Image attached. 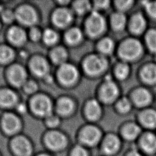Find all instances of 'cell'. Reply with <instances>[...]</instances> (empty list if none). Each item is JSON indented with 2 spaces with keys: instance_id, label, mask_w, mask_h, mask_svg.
<instances>
[{
  "instance_id": "obj_35",
  "label": "cell",
  "mask_w": 156,
  "mask_h": 156,
  "mask_svg": "<svg viewBox=\"0 0 156 156\" xmlns=\"http://www.w3.org/2000/svg\"><path fill=\"white\" fill-rule=\"evenodd\" d=\"M116 107L119 112L126 113L131 110L132 104L128 98L126 97H122L116 103Z\"/></svg>"
},
{
  "instance_id": "obj_21",
  "label": "cell",
  "mask_w": 156,
  "mask_h": 156,
  "mask_svg": "<svg viewBox=\"0 0 156 156\" xmlns=\"http://www.w3.org/2000/svg\"><path fill=\"white\" fill-rule=\"evenodd\" d=\"M85 115L91 121L98 119L101 115L100 103L95 99H90L85 107Z\"/></svg>"
},
{
  "instance_id": "obj_42",
  "label": "cell",
  "mask_w": 156,
  "mask_h": 156,
  "mask_svg": "<svg viewBox=\"0 0 156 156\" xmlns=\"http://www.w3.org/2000/svg\"><path fill=\"white\" fill-rule=\"evenodd\" d=\"M93 9L94 11L99 12L101 10H105L110 6V1L107 0H99L93 2Z\"/></svg>"
},
{
  "instance_id": "obj_47",
  "label": "cell",
  "mask_w": 156,
  "mask_h": 156,
  "mask_svg": "<svg viewBox=\"0 0 156 156\" xmlns=\"http://www.w3.org/2000/svg\"><path fill=\"white\" fill-rule=\"evenodd\" d=\"M37 156H51V155H49V154H40L38 155Z\"/></svg>"
},
{
  "instance_id": "obj_29",
  "label": "cell",
  "mask_w": 156,
  "mask_h": 156,
  "mask_svg": "<svg viewBox=\"0 0 156 156\" xmlns=\"http://www.w3.org/2000/svg\"><path fill=\"white\" fill-rule=\"evenodd\" d=\"M98 49L100 54L106 55L111 54L115 48V42L110 37H104L98 43Z\"/></svg>"
},
{
  "instance_id": "obj_46",
  "label": "cell",
  "mask_w": 156,
  "mask_h": 156,
  "mask_svg": "<svg viewBox=\"0 0 156 156\" xmlns=\"http://www.w3.org/2000/svg\"><path fill=\"white\" fill-rule=\"evenodd\" d=\"M128 156H142V155L138 152L136 151H132L129 154Z\"/></svg>"
},
{
  "instance_id": "obj_8",
  "label": "cell",
  "mask_w": 156,
  "mask_h": 156,
  "mask_svg": "<svg viewBox=\"0 0 156 156\" xmlns=\"http://www.w3.org/2000/svg\"><path fill=\"white\" fill-rule=\"evenodd\" d=\"M7 78L12 86L20 88L27 80V71L23 65L13 63L10 65L7 69Z\"/></svg>"
},
{
  "instance_id": "obj_10",
  "label": "cell",
  "mask_w": 156,
  "mask_h": 156,
  "mask_svg": "<svg viewBox=\"0 0 156 156\" xmlns=\"http://www.w3.org/2000/svg\"><path fill=\"white\" fill-rule=\"evenodd\" d=\"M57 76L61 83L69 86L77 80L79 71L73 64L66 62L58 66Z\"/></svg>"
},
{
  "instance_id": "obj_25",
  "label": "cell",
  "mask_w": 156,
  "mask_h": 156,
  "mask_svg": "<svg viewBox=\"0 0 156 156\" xmlns=\"http://www.w3.org/2000/svg\"><path fill=\"white\" fill-rule=\"evenodd\" d=\"M140 145L141 148L148 153L156 151V136L151 132L144 133L140 140Z\"/></svg>"
},
{
  "instance_id": "obj_39",
  "label": "cell",
  "mask_w": 156,
  "mask_h": 156,
  "mask_svg": "<svg viewBox=\"0 0 156 156\" xmlns=\"http://www.w3.org/2000/svg\"><path fill=\"white\" fill-rule=\"evenodd\" d=\"M142 5L144 7L147 14L151 18L156 20V1H143Z\"/></svg>"
},
{
  "instance_id": "obj_34",
  "label": "cell",
  "mask_w": 156,
  "mask_h": 156,
  "mask_svg": "<svg viewBox=\"0 0 156 156\" xmlns=\"http://www.w3.org/2000/svg\"><path fill=\"white\" fill-rule=\"evenodd\" d=\"M145 41L149 51L156 55V29L147 30L145 35Z\"/></svg>"
},
{
  "instance_id": "obj_15",
  "label": "cell",
  "mask_w": 156,
  "mask_h": 156,
  "mask_svg": "<svg viewBox=\"0 0 156 156\" xmlns=\"http://www.w3.org/2000/svg\"><path fill=\"white\" fill-rule=\"evenodd\" d=\"M7 38L11 44L19 47L26 42L27 34L21 27L12 26L7 30Z\"/></svg>"
},
{
  "instance_id": "obj_3",
  "label": "cell",
  "mask_w": 156,
  "mask_h": 156,
  "mask_svg": "<svg viewBox=\"0 0 156 156\" xmlns=\"http://www.w3.org/2000/svg\"><path fill=\"white\" fill-rule=\"evenodd\" d=\"M14 12L15 20L23 26L29 28L35 26L38 21L37 12L31 5H20Z\"/></svg>"
},
{
  "instance_id": "obj_38",
  "label": "cell",
  "mask_w": 156,
  "mask_h": 156,
  "mask_svg": "<svg viewBox=\"0 0 156 156\" xmlns=\"http://www.w3.org/2000/svg\"><path fill=\"white\" fill-rule=\"evenodd\" d=\"M44 123L47 127L51 129V130H54L59 126L60 119L58 115L52 113L44 118Z\"/></svg>"
},
{
  "instance_id": "obj_36",
  "label": "cell",
  "mask_w": 156,
  "mask_h": 156,
  "mask_svg": "<svg viewBox=\"0 0 156 156\" xmlns=\"http://www.w3.org/2000/svg\"><path fill=\"white\" fill-rule=\"evenodd\" d=\"M21 88L26 94L34 95L38 90V85L35 80L27 79Z\"/></svg>"
},
{
  "instance_id": "obj_24",
  "label": "cell",
  "mask_w": 156,
  "mask_h": 156,
  "mask_svg": "<svg viewBox=\"0 0 156 156\" xmlns=\"http://www.w3.org/2000/svg\"><path fill=\"white\" fill-rule=\"evenodd\" d=\"M120 141L117 136L114 134L108 135L103 143V150L108 155L115 154L119 149Z\"/></svg>"
},
{
  "instance_id": "obj_30",
  "label": "cell",
  "mask_w": 156,
  "mask_h": 156,
  "mask_svg": "<svg viewBox=\"0 0 156 156\" xmlns=\"http://www.w3.org/2000/svg\"><path fill=\"white\" fill-rule=\"evenodd\" d=\"M127 24V18L122 12H116L112 14L111 17V24L113 29L117 31L123 30Z\"/></svg>"
},
{
  "instance_id": "obj_37",
  "label": "cell",
  "mask_w": 156,
  "mask_h": 156,
  "mask_svg": "<svg viewBox=\"0 0 156 156\" xmlns=\"http://www.w3.org/2000/svg\"><path fill=\"white\" fill-rule=\"evenodd\" d=\"M0 18L1 21L7 24H10L16 20L15 12L10 9H3L0 13Z\"/></svg>"
},
{
  "instance_id": "obj_11",
  "label": "cell",
  "mask_w": 156,
  "mask_h": 156,
  "mask_svg": "<svg viewBox=\"0 0 156 156\" xmlns=\"http://www.w3.org/2000/svg\"><path fill=\"white\" fill-rule=\"evenodd\" d=\"M29 67L32 74L38 78L43 79L50 74L49 63L48 60L41 55L32 57L30 59Z\"/></svg>"
},
{
  "instance_id": "obj_7",
  "label": "cell",
  "mask_w": 156,
  "mask_h": 156,
  "mask_svg": "<svg viewBox=\"0 0 156 156\" xmlns=\"http://www.w3.org/2000/svg\"><path fill=\"white\" fill-rule=\"evenodd\" d=\"M21 121L19 116L12 112L4 113L1 118V127L8 135H15L21 129Z\"/></svg>"
},
{
  "instance_id": "obj_5",
  "label": "cell",
  "mask_w": 156,
  "mask_h": 156,
  "mask_svg": "<svg viewBox=\"0 0 156 156\" xmlns=\"http://www.w3.org/2000/svg\"><path fill=\"white\" fill-rule=\"evenodd\" d=\"M106 27V22L102 15L93 10L90 13L85 22V29L91 37H96L102 34Z\"/></svg>"
},
{
  "instance_id": "obj_18",
  "label": "cell",
  "mask_w": 156,
  "mask_h": 156,
  "mask_svg": "<svg viewBox=\"0 0 156 156\" xmlns=\"http://www.w3.org/2000/svg\"><path fill=\"white\" fill-rule=\"evenodd\" d=\"M129 26L132 33L136 35H140L146 30L147 21L141 13L137 12L131 17Z\"/></svg>"
},
{
  "instance_id": "obj_1",
  "label": "cell",
  "mask_w": 156,
  "mask_h": 156,
  "mask_svg": "<svg viewBox=\"0 0 156 156\" xmlns=\"http://www.w3.org/2000/svg\"><path fill=\"white\" fill-rule=\"evenodd\" d=\"M31 111L37 116L46 118L53 113V104L51 98L43 93L33 95L29 102Z\"/></svg>"
},
{
  "instance_id": "obj_40",
  "label": "cell",
  "mask_w": 156,
  "mask_h": 156,
  "mask_svg": "<svg viewBox=\"0 0 156 156\" xmlns=\"http://www.w3.org/2000/svg\"><path fill=\"white\" fill-rule=\"evenodd\" d=\"M42 32H43L36 26L30 27L27 33V38H29L32 42H38L41 40Z\"/></svg>"
},
{
  "instance_id": "obj_27",
  "label": "cell",
  "mask_w": 156,
  "mask_h": 156,
  "mask_svg": "<svg viewBox=\"0 0 156 156\" xmlns=\"http://www.w3.org/2000/svg\"><path fill=\"white\" fill-rule=\"evenodd\" d=\"M15 57L14 49L9 45H0V64L7 65L11 63Z\"/></svg>"
},
{
  "instance_id": "obj_49",
  "label": "cell",
  "mask_w": 156,
  "mask_h": 156,
  "mask_svg": "<svg viewBox=\"0 0 156 156\" xmlns=\"http://www.w3.org/2000/svg\"><path fill=\"white\" fill-rule=\"evenodd\" d=\"M0 156H1V155H0Z\"/></svg>"
},
{
  "instance_id": "obj_28",
  "label": "cell",
  "mask_w": 156,
  "mask_h": 156,
  "mask_svg": "<svg viewBox=\"0 0 156 156\" xmlns=\"http://www.w3.org/2000/svg\"><path fill=\"white\" fill-rule=\"evenodd\" d=\"M141 132V129L135 123L130 122L126 125L122 129V135L127 140L132 141L136 139Z\"/></svg>"
},
{
  "instance_id": "obj_20",
  "label": "cell",
  "mask_w": 156,
  "mask_h": 156,
  "mask_svg": "<svg viewBox=\"0 0 156 156\" xmlns=\"http://www.w3.org/2000/svg\"><path fill=\"white\" fill-rule=\"evenodd\" d=\"M139 120L141 124L150 129L156 128V110L152 108H146L139 115Z\"/></svg>"
},
{
  "instance_id": "obj_32",
  "label": "cell",
  "mask_w": 156,
  "mask_h": 156,
  "mask_svg": "<svg viewBox=\"0 0 156 156\" xmlns=\"http://www.w3.org/2000/svg\"><path fill=\"white\" fill-rule=\"evenodd\" d=\"M73 10L78 15H83L91 9V4L88 1H76L73 3Z\"/></svg>"
},
{
  "instance_id": "obj_16",
  "label": "cell",
  "mask_w": 156,
  "mask_h": 156,
  "mask_svg": "<svg viewBox=\"0 0 156 156\" xmlns=\"http://www.w3.org/2000/svg\"><path fill=\"white\" fill-rule=\"evenodd\" d=\"M18 102V97L13 90L9 88L0 89L1 107L4 108H15Z\"/></svg>"
},
{
  "instance_id": "obj_33",
  "label": "cell",
  "mask_w": 156,
  "mask_h": 156,
  "mask_svg": "<svg viewBox=\"0 0 156 156\" xmlns=\"http://www.w3.org/2000/svg\"><path fill=\"white\" fill-rule=\"evenodd\" d=\"M115 74L118 79L121 80L126 79L130 74V66L128 63L123 61L119 63L115 68Z\"/></svg>"
},
{
  "instance_id": "obj_31",
  "label": "cell",
  "mask_w": 156,
  "mask_h": 156,
  "mask_svg": "<svg viewBox=\"0 0 156 156\" xmlns=\"http://www.w3.org/2000/svg\"><path fill=\"white\" fill-rule=\"evenodd\" d=\"M41 40L46 45L53 46L57 43L58 40V35L53 29L47 28L42 32Z\"/></svg>"
},
{
  "instance_id": "obj_41",
  "label": "cell",
  "mask_w": 156,
  "mask_h": 156,
  "mask_svg": "<svg viewBox=\"0 0 156 156\" xmlns=\"http://www.w3.org/2000/svg\"><path fill=\"white\" fill-rule=\"evenodd\" d=\"M115 5L118 10V12L124 13V12L129 10L133 5V1L130 0L124 1H116L115 2Z\"/></svg>"
},
{
  "instance_id": "obj_2",
  "label": "cell",
  "mask_w": 156,
  "mask_h": 156,
  "mask_svg": "<svg viewBox=\"0 0 156 156\" xmlns=\"http://www.w3.org/2000/svg\"><path fill=\"white\" fill-rule=\"evenodd\" d=\"M143 52L141 42L134 38L124 40L120 44L118 54L123 62H129L138 58Z\"/></svg>"
},
{
  "instance_id": "obj_13",
  "label": "cell",
  "mask_w": 156,
  "mask_h": 156,
  "mask_svg": "<svg viewBox=\"0 0 156 156\" xmlns=\"http://www.w3.org/2000/svg\"><path fill=\"white\" fill-rule=\"evenodd\" d=\"M73 20L72 10L66 7H60L55 9L52 15L53 24L58 28L67 27Z\"/></svg>"
},
{
  "instance_id": "obj_45",
  "label": "cell",
  "mask_w": 156,
  "mask_h": 156,
  "mask_svg": "<svg viewBox=\"0 0 156 156\" xmlns=\"http://www.w3.org/2000/svg\"><path fill=\"white\" fill-rule=\"evenodd\" d=\"M44 81L46 82V83H51L52 82V80H53V77L52 76V75L51 74H48L46 76H45L43 79Z\"/></svg>"
},
{
  "instance_id": "obj_23",
  "label": "cell",
  "mask_w": 156,
  "mask_h": 156,
  "mask_svg": "<svg viewBox=\"0 0 156 156\" xmlns=\"http://www.w3.org/2000/svg\"><path fill=\"white\" fill-rule=\"evenodd\" d=\"M140 76L144 82L154 85L156 83V64L148 63L144 65L140 72Z\"/></svg>"
},
{
  "instance_id": "obj_22",
  "label": "cell",
  "mask_w": 156,
  "mask_h": 156,
  "mask_svg": "<svg viewBox=\"0 0 156 156\" xmlns=\"http://www.w3.org/2000/svg\"><path fill=\"white\" fill-rule=\"evenodd\" d=\"M68 57L67 50L62 46L54 47L49 52V57L52 62L58 66L66 63Z\"/></svg>"
},
{
  "instance_id": "obj_14",
  "label": "cell",
  "mask_w": 156,
  "mask_h": 156,
  "mask_svg": "<svg viewBox=\"0 0 156 156\" xmlns=\"http://www.w3.org/2000/svg\"><path fill=\"white\" fill-rule=\"evenodd\" d=\"M79 136L80 140L84 144L88 146H94L99 141L101 133L96 126L88 125L83 128Z\"/></svg>"
},
{
  "instance_id": "obj_19",
  "label": "cell",
  "mask_w": 156,
  "mask_h": 156,
  "mask_svg": "<svg viewBox=\"0 0 156 156\" xmlns=\"http://www.w3.org/2000/svg\"><path fill=\"white\" fill-rule=\"evenodd\" d=\"M74 109V102L73 100L67 96L60 98L55 105V110L57 113L63 116H68Z\"/></svg>"
},
{
  "instance_id": "obj_17",
  "label": "cell",
  "mask_w": 156,
  "mask_h": 156,
  "mask_svg": "<svg viewBox=\"0 0 156 156\" xmlns=\"http://www.w3.org/2000/svg\"><path fill=\"white\" fill-rule=\"evenodd\" d=\"M152 100L151 92L145 88H138L132 93V101L137 107H146L151 104Z\"/></svg>"
},
{
  "instance_id": "obj_43",
  "label": "cell",
  "mask_w": 156,
  "mask_h": 156,
  "mask_svg": "<svg viewBox=\"0 0 156 156\" xmlns=\"http://www.w3.org/2000/svg\"><path fill=\"white\" fill-rule=\"evenodd\" d=\"M71 156H88V155L83 147L77 146L73 149Z\"/></svg>"
},
{
  "instance_id": "obj_48",
  "label": "cell",
  "mask_w": 156,
  "mask_h": 156,
  "mask_svg": "<svg viewBox=\"0 0 156 156\" xmlns=\"http://www.w3.org/2000/svg\"><path fill=\"white\" fill-rule=\"evenodd\" d=\"M1 21L0 20V29H1Z\"/></svg>"
},
{
  "instance_id": "obj_12",
  "label": "cell",
  "mask_w": 156,
  "mask_h": 156,
  "mask_svg": "<svg viewBox=\"0 0 156 156\" xmlns=\"http://www.w3.org/2000/svg\"><path fill=\"white\" fill-rule=\"evenodd\" d=\"M10 147L16 156H30L33 148L30 140L23 135H15L11 141Z\"/></svg>"
},
{
  "instance_id": "obj_26",
  "label": "cell",
  "mask_w": 156,
  "mask_h": 156,
  "mask_svg": "<svg viewBox=\"0 0 156 156\" xmlns=\"http://www.w3.org/2000/svg\"><path fill=\"white\" fill-rule=\"evenodd\" d=\"M83 37L82 30L77 27H73L67 30L64 35L65 41L70 45L78 44Z\"/></svg>"
},
{
  "instance_id": "obj_9",
  "label": "cell",
  "mask_w": 156,
  "mask_h": 156,
  "mask_svg": "<svg viewBox=\"0 0 156 156\" xmlns=\"http://www.w3.org/2000/svg\"><path fill=\"white\" fill-rule=\"evenodd\" d=\"M44 142L49 149L58 152L65 147L67 144V139L62 132L54 129L49 130L45 134Z\"/></svg>"
},
{
  "instance_id": "obj_6",
  "label": "cell",
  "mask_w": 156,
  "mask_h": 156,
  "mask_svg": "<svg viewBox=\"0 0 156 156\" xmlns=\"http://www.w3.org/2000/svg\"><path fill=\"white\" fill-rule=\"evenodd\" d=\"M119 94L118 85L110 76H107L99 90L101 99L106 104H110L117 99Z\"/></svg>"
},
{
  "instance_id": "obj_4",
  "label": "cell",
  "mask_w": 156,
  "mask_h": 156,
  "mask_svg": "<svg viewBox=\"0 0 156 156\" xmlns=\"http://www.w3.org/2000/svg\"><path fill=\"white\" fill-rule=\"evenodd\" d=\"M107 66V60L101 54H91L86 57L83 62V68L90 76H96L102 73Z\"/></svg>"
},
{
  "instance_id": "obj_44",
  "label": "cell",
  "mask_w": 156,
  "mask_h": 156,
  "mask_svg": "<svg viewBox=\"0 0 156 156\" xmlns=\"http://www.w3.org/2000/svg\"><path fill=\"white\" fill-rule=\"evenodd\" d=\"M15 109L16 112L17 113L20 114V115H24L26 113L27 110V108L26 105L22 102H19L15 106Z\"/></svg>"
}]
</instances>
